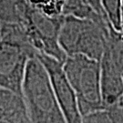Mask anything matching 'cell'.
I'll return each mask as SVG.
<instances>
[{"instance_id": "obj_1", "label": "cell", "mask_w": 123, "mask_h": 123, "mask_svg": "<svg viewBox=\"0 0 123 123\" xmlns=\"http://www.w3.org/2000/svg\"><path fill=\"white\" fill-rule=\"evenodd\" d=\"M111 26L106 18L64 16L59 34L60 47L67 57L81 55L100 61Z\"/></svg>"}, {"instance_id": "obj_2", "label": "cell", "mask_w": 123, "mask_h": 123, "mask_svg": "<svg viewBox=\"0 0 123 123\" xmlns=\"http://www.w3.org/2000/svg\"><path fill=\"white\" fill-rule=\"evenodd\" d=\"M23 98L32 123H68L58 105L49 73L37 55L28 62Z\"/></svg>"}, {"instance_id": "obj_3", "label": "cell", "mask_w": 123, "mask_h": 123, "mask_svg": "<svg viewBox=\"0 0 123 123\" xmlns=\"http://www.w3.org/2000/svg\"><path fill=\"white\" fill-rule=\"evenodd\" d=\"M63 68L77 95L83 118L104 109L101 93L100 62L85 56L76 55L67 57Z\"/></svg>"}, {"instance_id": "obj_4", "label": "cell", "mask_w": 123, "mask_h": 123, "mask_svg": "<svg viewBox=\"0 0 123 123\" xmlns=\"http://www.w3.org/2000/svg\"><path fill=\"white\" fill-rule=\"evenodd\" d=\"M101 93L104 108L123 102V34L110 27L100 59Z\"/></svg>"}, {"instance_id": "obj_5", "label": "cell", "mask_w": 123, "mask_h": 123, "mask_svg": "<svg viewBox=\"0 0 123 123\" xmlns=\"http://www.w3.org/2000/svg\"><path fill=\"white\" fill-rule=\"evenodd\" d=\"M63 19L64 17H49L30 6L23 25L37 52L48 55L62 63L68 57L59 44Z\"/></svg>"}, {"instance_id": "obj_6", "label": "cell", "mask_w": 123, "mask_h": 123, "mask_svg": "<svg viewBox=\"0 0 123 123\" xmlns=\"http://www.w3.org/2000/svg\"><path fill=\"white\" fill-rule=\"evenodd\" d=\"M0 88L23 96L28 62L38 53L33 49L0 42Z\"/></svg>"}, {"instance_id": "obj_7", "label": "cell", "mask_w": 123, "mask_h": 123, "mask_svg": "<svg viewBox=\"0 0 123 123\" xmlns=\"http://www.w3.org/2000/svg\"><path fill=\"white\" fill-rule=\"evenodd\" d=\"M37 57L49 73L53 90L67 122L84 123L78 98L65 74L63 63L45 54H37Z\"/></svg>"}, {"instance_id": "obj_8", "label": "cell", "mask_w": 123, "mask_h": 123, "mask_svg": "<svg viewBox=\"0 0 123 123\" xmlns=\"http://www.w3.org/2000/svg\"><path fill=\"white\" fill-rule=\"evenodd\" d=\"M0 123H32L23 96L0 88Z\"/></svg>"}, {"instance_id": "obj_9", "label": "cell", "mask_w": 123, "mask_h": 123, "mask_svg": "<svg viewBox=\"0 0 123 123\" xmlns=\"http://www.w3.org/2000/svg\"><path fill=\"white\" fill-rule=\"evenodd\" d=\"M84 123H123V102L85 116Z\"/></svg>"}, {"instance_id": "obj_10", "label": "cell", "mask_w": 123, "mask_h": 123, "mask_svg": "<svg viewBox=\"0 0 123 123\" xmlns=\"http://www.w3.org/2000/svg\"><path fill=\"white\" fill-rule=\"evenodd\" d=\"M27 4L35 10L52 18L64 17L66 0H26Z\"/></svg>"}, {"instance_id": "obj_11", "label": "cell", "mask_w": 123, "mask_h": 123, "mask_svg": "<svg viewBox=\"0 0 123 123\" xmlns=\"http://www.w3.org/2000/svg\"><path fill=\"white\" fill-rule=\"evenodd\" d=\"M63 15L74 16L81 18H91V19L105 18L96 13L90 6H88L84 2V0H66Z\"/></svg>"}, {"instance_id": "obj_12", "label": "cell", "mask_w": 123, "mask_h": 123, "mask_svg": "<svg viewBox=\"0 0 123 123\" xmlns=\"http://www.w3.org/2000/svg\"><path fill=\"white\" fill-rule=\"evenodd\" d=\"M100 2L107 19L115 29L120 31L122 0H100Z\"/></svg>"}, {"instance_id": "obj_13", "label": "cell", "mask_w": 123, "mask_h": 123, "mask_svg": "<svg viewBox=\"0 0 123 123\" xmlns=\"http://www.w3.org/2000/svg\"><path fill=\"white\" fill-rule=\"evenodd\" d=\"M84 2L88 5V6H90L97 14H98V15H100L102 17H105L106 18L105 14H104V11H103L102 6H101L100 0H84Z\"/></svg>"}, {"instance_id": "obj_14", "label": "cell", "mask_w": 123, "mask_h": 123, "mask_svg": "<svg viewBox=\"0 0 123 123\" xmlns=\"http://www.w3.org/2000/svg\"><path fill=\"white\" fill-rule=\"evenodd\" d=\"M120 31L123 34V16H121V28H120Z\"/></svg>"}]
</instances>
